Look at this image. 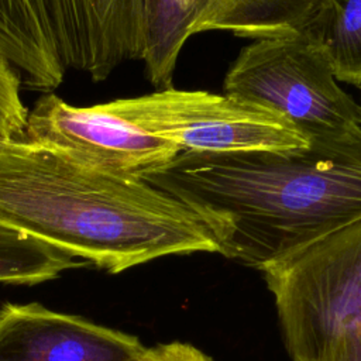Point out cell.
I'll return each mask as SVG.
<instances>
[{
  "label": "cell",
  "mask_w": 361,
  "mask_h": 361,
  "mask_svg": "<svg viewBox=\"0 0 361 361\" xmlns=\"http://www.w3.org/2000/svg\"><path fill=\"white\" fill-rule=\"evenodd\" d=\"M142 180L199 214L223 257L261 271L361 217V130L286 149L179 152Z\"/></svg>",
  "instance_id": "cell-1"
},
{
  "label": "cell",
  "mask_w": 361,
  "mask_h": 361,
  "mask_svg": "<svg viewBox=\"0 0 361 361\" xmlns=\"http://www.w3.org/2000/svg\"><path fill=\"white\" fill-rule=\"evenodd\" d=\"M0 226L111 274L166 255L220 254L179 199L25 140H0Z\"/></svg>",
  "instance_id": "cell-2"
},
{
  "label": "cell",
  "mask_w": 361,
  "mask_h": 361,
  "mask_svg": "<svg viewBox=\"0 0 361 361\" xmlns=\"http://www.w3.org/2000/svg\"><path fill=\"white\" fill-rule=\"evenodd\" d=\"M261 272L292 361H361V217Z\"/></svg>",
  "instance_id": "cell-3"
},
{
  "label": "cell",
  "mask_w": 361,
  "mask_h": 361,
  "mask_svg": "<svg viewBox=\"0 0 361 361\" xmlns=\"http://www.w3.org/2000/svg\"><path fill=\"white\" fill-rule=\"evenodd\" d=\"M324 54L300 32L254 39L224 78V94L279 116L309 140L361 130V109L345 93Z\"/></svg>",
  "instance_id": "cell-4"
},
{
  "label": "cell",
  "mask_w": 361,
  "mask_h": 361,
  "mask_svg": "<svg viewBox=\"0 0 361 361\" xmlns=\"http://www.w3.org/2000/svg\"><path fill=\"white\" fill-rule=\"evenodd\" d=\"M23 140L96 171L140 180L179 154L141 126L128 99L78 107L47 93L28 110Z\"/></svg>",
  "instance_id": "cell-5"
},
{
  "label": "cell",
  "mask_w": 361,
  "mask_h": 361,
  "mask_svg": "<svg viewBox=\"0 0 361 361\" xmlns=\"http://www.w3.org/2000/svg\"><path fill=\"white\" fill-rule=\"evenodd\" d=\"M128 100L141 126L179 152L286 149L307 144L279 116L228 94L168 87Z\"/></svg>",
  "instance_id": "cell-6"
},
{
  "label": "cell",
  "mask_w": 361,
  "mask_h": 361,
  "mask_svg": "<svg viewBox=\"0 0 361 361\" xmlns=\"http://www.w3.org/2000/svg\"><path fill=\"white\" fill-rule=\"evenodd\" d=\"M145 351L131 334L38 303L0 310V361H142Z\"/></svg>",
  "instance_id": "cell-7"
},
{
  "label": "cell",
  "mask_w": 361,
  "mask_h": 361,
  "mask_svg": "<svg viewBox=\"0 0 361 361\" xmlns=\"http://www.w3.org/2000/svg\"><path fill=\"white\" fill-rule=\"evenodd\" d=\"M63 66L104 80L123 62L142 58L144 0H48Z\"/></svg>",
  "instance_id": "cell-8"
},
{
  "label": "cell",
  "mask_w": 361,
  "mask_h": 361,
  "mask_svg": "<svg viewBox=\"0 0 361 361\" xmlns=\"http://www.w3.org/2000/svg\"><path fill=\"white\" fill-rule=\"evenodd\" d=\"M316 0H196V34L227 31L252 39L296 32Z\"/></svg>",
  "instance_id": "cell-9"
},
{
  "label": "cell",
  "mask_w": 361,
  "mask_h": 361,
  "mask_svg": "<svg viewBox=\"0 0 361 361\" xmlns=\"http://www.w3.org/2000/svg\"><path fill=\"white\" fill-rule=\"evenodd\" d=\"M298 32L324 54L338 82L361 87V0H316Z\"/></svg>",
  "instance_id": "cell-10"
},
{
  "label": "cell",
  "mask_w": 361,
  "mask_h": 361,
  "mask_svg": "<svg viewBox=\"0 0 361 361\" xmlns=\"http://www.w3.org/2000/svg\"><path fill=\"white\" fill-rule=\"evenodd\" d=\"M48 0H0V54L13 65H35L55 52Z\"/></svg>",
  "instance_id": "cell-11"
},
{
  "label": "cell",
  "mask_w": 361,
  "mask_h": 361,
  "mask_svg": "<svg viewBox=\"0 0 361 361\" xmlns=\"http://www.w3.org/2000/svg\"><path fill=\"white\" fill-rule=\"evenodd\" d=\"M87 261L59 251L35 238L0 226V282L34 285L61 272L87 265Z\"/></svg>",
  "instance_id": "cell-12"
},
{
  "label": "cell",
  "mask_w": 361,
  "mask_h": 361,
  "mask_svg": "<svg viewBox=\"0 0 361 361\" xmlns=\"http://www.w3.org/2000/svg\"><path fill=\"white\" fill-rule=\"evenodd\" d=\"M18 71L0 54V138L23 140L28 110L21 96Z\"/></svg>",
  "instance_id": "cell-13"
},
{
  "label": "cell",
  "mask_w": 361,
  "mask_h": 361,
  "mask_svg": "<svg viewBox=\"0 0 361 361\" xmlns=\"http://www.w3.org/2000/svg\"><path fill=\"white\" fill-rule=\"evenodd\" d=\"M142 361H213L192 344L172 341L147 348Z\"/></svg>",
  "instance_id": "cell-14"
},
{
  "label": "cell",
  "mask_w": 361,
  "mask_h": 361,
  "mask_svg": "<svg viewBox=\"0 0 361 361\" xmlns=\"http://www.w3.org/2000/svg\"><path fill=\"white\" fill-rule=\"evenodd\" d=\"M360 109H361V104H360Z\"/></svg>",
  "instance_id": "cell-15"
},
{
  "label": "cell",
  "mask_w": 361,
  "mask_h": 361,
  "mask_svg": "<svg viewBox=\"0 0 361 361\" xmlns=\"http://www.w3.org/2000/svg\"><path fill=\"white\" fill-rule=\"evenodd\" d=\"M0 140H3V138H0Z\"/></svg>",
  "instance_id": "cell-16"
}]
</instances>
